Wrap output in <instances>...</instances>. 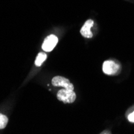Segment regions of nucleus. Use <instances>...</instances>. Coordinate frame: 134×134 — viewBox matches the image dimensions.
<instances>
[{
	"label": "nucleus",
	"instance_id": "obj_1",
	"mask_svg": "<svg viewBox=\"0 0 134 134\" xmlns=\"http://www.w3.org/2000/svg\"><path fill=\"white\" fill-rule=\"evenodd\" d=\"M57 98L64 103H73L76 100V95L73 90L61 89L57 92Z\"/></svg>",
	"mask_w": 134,
	"mask_h": 134
},
{
	"label": "nucleus",
	"instance_id": "obj_2",
	"mask_svg": "<svg viewBox=\"0 0 134 134\" xmlns=\"http://www.w3.org/2000/svg\"><path fill=\"white\" fill-rule=\"evenodd\" d=\"M52 83L55 87H62L65 89L74 90V86L70 80L63 76H55L52 80Z\"/></svg>",
	"mask_w": 134,
	"mask_h": 134
},
{
	"label": "nucleus",
	"instance_id": "obj_3",
	"mask_svg": "<svg viewBox=\"0 0 134 134\" xmlns=\"http://www.w3.org/2000/svg\"><path fill=\"white\" fill-rule=\"evenodd\" d=\"M120 69V65L112 60H106L103 64V71L107 75H115Z\"/></svg>",
	"mask_w": 134,
	"mask_h": 134
},
{
	"label": "nucleus",
	"instance_id": "obj_4",
	"mask_svg": "<svg viewBox=\"0 0 134 134\" xmlns=\"http://www.w3.org/2000/svg\"><path fill=\"white\" fill-rule=\"evenodd\" d=\"M58 43V38L54 35H51L44 40L42 45L43 50L45 52H51L54 49Z\"/></svg>",
	"mask_w": 134,
	"mask_h": 134
},
{
	"label": "nucleus",
	"instance_id": "obj_5",
	"mask_svg": "<svg viewBox=\"0 0 134 134\" xmlns=\"http://www.w3.org/2000/svg\"><path fill=\"white\" fill-rule=\"evenodd\" d=\"M93 21L92 19H88V21L85 22L84 25L82 27L80 30L81 35L85 38H92V33L91 31V27L93 26Z\"/></svg>",
	"mask_w": 134,
	"mask_h": 134
},
{
	"label": "nucleus",
	"instance_id": "obj_6",
	"mask_svg": "<svg viewBox=\"0 0 134 134\" xmlns=\"http://www.w3.org/2000/svg\"><path fill=\"white\" fill-rule=\"evenodd\" d=\"M46 59H47V55H46L45 53L40 52V53L37 55V57H36L35 62V65H36V66H38V67L41 66L42 64L44 62V60H45Z\"/></svg>",
	"mask_w": 134,
	"mask_h": 134
},
{
	"label": "nucleus",
	"instance_id": "obj_7",
	"mask_svg": "<svg viewBox=\"0 0 134 134\" xmlns=\"http://www.w3.org/2000/svg\"><path fill=\"white\" fill-rule=\"evenodd\" d=\"M7 122H8L7 117L5 115L0 113V129H3L6 128Z\"/></svg>",
	"mask_w": 134,
	"mask_h": 134
},
{
	"label": "nucleus",
	"instance_id": "obj_8",
	"mask_svg": "<svg viewBox=\"0 0 134 134\" xmlns=\"http://www.w3.org/2000/svg\"><path fill=\"white\" fill-rule=\"evenodd\" d=\"M128 119L130 122H134V112H132V113H130L128 116Z\"/></svg>",
	"mask_w": 134,
	"mask_h": 134
}]
</instances>
